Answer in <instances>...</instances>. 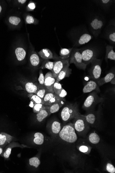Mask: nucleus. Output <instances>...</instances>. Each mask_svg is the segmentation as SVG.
Here are the masks:
<instances>
[{
  "mask_svg": "<svg viewBox=\"0 0 115 173\" xmlns=\"http://www.w3.org/2000/svg\"><path fill=\"white\" fill-rule=\"evenodd\" d=\"M60 139L66 142L74 143L78 139L73 123H69L62 128L59 134Z\"/></svg>",
  "mask_w": 115,
  "mask_h": 173,
  "instance_id": "nucleus-1",
  "label": "nucleus"
},
{
  "mask_svg": "<svg viewBox=\"0 0 115 173\" xmlns=\"http://www.w3.org/2000/svg\"><path fill=\"white\" fill-rule=\"evenodd\" d=\"M73 125L75 132L79 135L83 136L88 133L90 125L87 122L83 115L78 114L74 118Z\"/></svg>",
  "mask_w": 115,
  "mask_h": 173,
  "instance_id": "nucleus-2",
  "label": "nucleus"
},
{
  "mask_svg": "<svg viewBox=\"0 0 115 173\" xmlns=\"http://www.w3.org/2000/svg\"><path fill=\"white\" fill-rule=\"evenodd\" d=\"M79 113L77 103L69 104L66 105L63 108L61 113L62 120L64 123H66L74 119L76 115Z\"/></svg>",
  "mask_w": 115,
  "mask_h": 173,
  "instance_id": "nucleus-3",
  "label": "nucleus"
},
{
  "mask_svg": "<svg viewBox=\"0 0 115 173\" xmlns=\"http://www.w3.org/2000/svg\"><path fill=\"white\" fill-rule=\"evenodd\" d=\"M103 98L98 96L97 92H93L85 100L82 105L83 109L88 111H90L98 104L103 102Z\"/></svg>",
  "mask_w": 115,
  "mask_h": 173,
  "instance_id": "nucleus-4",
  "label": "nucleus"
},
{
  "mask_svg": "<svg viewBox=\"0 0 115 173\" xmlns=\"http://www.w3.org/2000/svg\"><path fill=\"white\" fill-rule=\"evenodd\" d=\"M91 63V65L89 71V74L92 79L97 82L100 79L102 74V60L96 58Z\"/></svg>",
  "mask_w": 115,
  "mask_h": 173,
  "instance_id": "nucleus-5",
  "label": "nucleus"
},
{
  "mask_svg": "<svg viewBox=\"0 0 115 173\" xmlns=\"http://www.w3.org/2000/svg\"><path fill=\"white\" fill-rule=\"evenodd\" d=\"M69 63H73L77 67L81 70H85L87 65L83 62L82 57L80 49H73L71 52Z\"/></svg>",
  "mask_w": 115,
  "mask_h": 173,
  "instance_id": "nucleus-6",
  "label": "nucleus"
},
{
  "mask_svg": "<svg viewBox=\"0 0 115 173\" xmlns=\"http://www.w3.org/2000/svg\"><path fill=\"white\" fill-rule=\"evenodd\" d=\"M62 129L61 123L58 120H52L47 125V129L52 137L56 138Z\"/></svg>",
  "mask_w": 115,
  "mask_h": 173,
  "instance_id": "nucleus-7",
  "label": "nucleus"
},
{
  "mask_svg": "<svg viewBox=\"0 0 115 173\" xmlns=\"http://www.w3.org/2000/svg\"><path fill=\"white\" fill-rule=\"evenodd\" d=\"M80 52L81 54L83 62L86 65L96 58V52L92 48H87L82 50L80 49Z\"/></svg>",
  "mask_w": 115,
  "mask_h": 173,
  "instance_id": "nucleus-8",
  "label": "nucleus"
},
{
  "mask_svg": "<svg viewBox=\"0 0 115 173\" xmlns=\"http://www.w3.org/2000/svg\"><path fill=\"white\" fill-rule=\"evenodd\" d=\"M104 23L102 19L99 17L93 18L90 23L91 31L97 37L104 25Z\"/></svg>",
  "mask_w": 115,
  "mask_h": 173,
  "instance_id": "nucleus-9",
  "label": "nucleus"
},
{
  "mask_svg": "<svg viewBox=\"0 0 115 173\" xmlns=\"http://www.w3.org/2000/svg\"><path fill=\"white\" fill-rule=\"evenodd\" d=\"M20 147L21 148H24L28 147L24 145L20 144L19 143L15 141H12L7 146L4 147L3 153L1 156L5 159H8L11 153V150L13 147Z\"/></svg>",
  "mask_w": 115,
  "mask_h": 173,
  "instance_id": "nucleus-10",
  "label": "nucleus"
},
{
  "mask_svg": "<svg viewBox=\"0 0 115 173\" xmlns=\"http://www.w3.org/2000/svg\"><path fill=\"white\" fill-rule=\"evenodd\" d=\"M69 61V58L67 59H61L60 58L54 62V66L52 71L53 77L56 78L58 75L66 64Z\"/></svg>",
  "mask_w": 115,
  "mask_h": 173,
  "instance_id": "nucleus-11",
  "label": "nucleus"
},
{
  "mask_svg": "<svg viewBox=\"0 0 115 173\" xmlns=\"http://www.w3.org/2000/svg\"><path fill=\"white\" fill-rule=\"evenodd\" d=\"M56 81L51 72H48L45 76L44 86L48 92L54 93V85Z\"/></svg>",
  "mask_w": 115,
  "mask_h": 173,
  "instance_id": "nucleus-12",
  "label": "nucleus"
},
{
  "mask_svg": "<svg viewBox=\"0 0 115 173\" xmlns=\"http://www.w3.org/2000/svg\"><path fill=\"white\" fill-rule=\"evenodd\" d=\"M69 62L64 65L56 78V81L59 82L64 78L70 77L72 74V69L69 68Z\"/></svg>",
  "mask_w": 115,
  "mask_h": 173,
  "instance_id": "nucleus-13",
  "label": "nucleus"
},
{
  "mask_svg": "<svg viewBox=\"0 0 115 173\" xmlns=\"http://www.w3.org/2000/svg\"><path fill=\"white\" fill-rule=\"evenodd\" d=\"M93 91H96L97 93H100V90L99 86L97 82L94 80H90L87 82L85 85L82 91L84 93H86Z\"/></svg>",
  "mask_w": 115,
  "mask_h": 173,
  "instance_id": "nucleus-14",
  "label": "nucleus"
},
{
  "mask_svg": "<svg viewBox=\"0 0 115 173\" xmlns=\"http://www.w3.org/2000/svg\"><path fill=\"white\" fill-rule=\"evenodd\" d=\"M65 99L64 98L59 102L55 103L50 106L46 105V109L49 115L58 111L65 104Z\"/></svg>",
  "mask_w": 115,
  "mask_h": 173,
  "instance_id": "nucleus-15",
  "label": "nucleus"
},
{
  "mask_svg": "<svg viewBox=\"0 0 115 173\" xmlns=\"http://www.w3.org/2000/svg\"><path fill=\"white\" fill-rule=\"evenodd\" d=\"M15 138L8 134L0 133V147L4 148L10 143L15 140Z\"/></svg>",
  "mask_w": 115,
  "mask_h": 173,
  "instance_id": "nucleus-16",
  "label": "nucleus"
},
{
  "mask_svg": "<svg viewBox=\"0 0 115 173\" xmlns=\"http://www.w3.org/2000/svg\"><path fill=\"white\" fill-rule=\"evenodd\" d=\"M89 112L87 114L84 115L87 123L90 126H94L98 120V114L95 112Z\"/></svg>",
  "mask_w": 115,
  "mask_h": 173,
  "instance_id": "nucleus-17",
  "label": "nucleus"
},
{
  "mask_svg": "<svg viewBox=\"0 0 115 173\" xmlns=\"http://www.w3.org/2000/svg\"><path fill=\"white\" fill-rule=\"evenodd\" d=\"M93 38V37L88 33H84L81 35L78 39L76 44L80 46L83 45L87 43Z\"/></svg>",
  "mask_w": 115,
  "mask_h": 173,
  "instance_id": "nucleus-18",
  "label": "nucleus"
},
{
  "mask_svg": "<svg viewBox=\"0 0 115 173\" xmlns=\"http://www.w3.org/2000/svg\"><path fill=\"white\" fill-rule=\"evenodd\" d=\"M40 56L45 60L54 59V56L52 52L47 48H43L38 53Z\"/></svg>",
  "mask_w": 115,
  "mask_h": 173,
  "instance_id": "nucleus-19",
  "label": "nucleus"
},
{
  "mask_svg": "<svg viewBox=\"0 0 115 173\" xmlns=\"http://www.w3.org/2000/svg\"><path fill=\"white\" fill-rule=\"evenodd\" d=\"M25 87L28 93L34 94L38 90L39 84L37 83L28 82L25 84Z\"/></svg>",
  "mask_w": 115,
  "mask_h": 173,
  "instance_id": "nucleus-20",
  "label": "nucleus"
},
{
  "mask_svg": "<svg viewBox=\"0 0 115 173\" xmlns=\"http://www.w3.org/2000/svg\"><path fill=\"white\" fill-rule=\"evenodd\" d=\"M115 77V73L113 71L110 72L105 77L100 78L97 82L99 86H102L107 83L111 81V80Z\"/></svg>",
  "mask_w": 115,
  "mask_h": 173,
  "instance_id": "nucleus-21",
  "label": "nucleus"
},
{
  "mask_svg": "<svg viewBox=\"0 0 115 173\" xmlns=\"http://www.w3.org/2000/svg\"><path fill=\"white\" fill-rule=\"evenodd\" d=\"M30 61L31 65L35 68L38 67L41 63L40 57L35 52L32 53L30 58Z\"/></svg>",
  "mask_w": 115,
  "mask_h": 173,
  "instance_id": "nucleus-22",
  "label": "nucleus"
},
{
  "mask_svg": "<svg viewBox=\"0 0 115 173\" xmlns=\"http://www.w3.org/2000/svg\"><path fill=\"white\" fill-rule=\"evenodd\" d=\"M106 53L105 59L107 62L108 59L111 60H115V53L114 47L108 45L106 47Z\"/></svg>",
  "mask_w": 115,
  "mask_h": 173,
  "instance_id": "nucleus-23",
  "label": "nucleus"
},
{
  "mask_svg": "<svg viewBox=\"0 0 115 173\" xmlns=\"http://www.w3.org/2000/svg\"><path fill=\"white\" fill-rule=\"evenodd\" d=\"M44 136L42 133L36 132L34 133V135L33 141L34 144L36 145H42L44 142Z\"/></svg>",
  "mask_w": 115,
  "mask_h": 173,
  "instance_id": "nucleus-24",
  "label": "nucleus"
},
{
  "mask_svg": "<svg viewBox=\"0 0 115 173\" xmlns=\"http://www.w3.org/2000/svg\"><path fill=\"white\" fill-rule=\"evenodd\" d=\"M73 49V48H61L60 51L59 57L61 59H67L69 58L71 52Z\"/></svg>",
  "mask_w": 115,
  "mask_h": 173,
  "instance_id": "nucleus-25",
  "label": "nucleus"
},
{
  "mask_svg": "<svg viewBox=\"0 0 115 173\" xmlns=\"http://www.w3.org/2000/svg\"><path fill=\"white\" fill-rule=\"evenodd\" d=\"M15 54L18 61H21L25 58L26 56V52L23 48L18 47L16 49Z\"/></svg>",
  "mask_w": 115,
  "mask_h": 173,
  "instance_id": "nucleus-26",
  "label": "nucleus"
},
{
  "mask_svg": "<svg viewBox=\"0 0 115 173\" xmlns=\"http://www.w3.org/2000/svg\"><path fill=\"white\" fill-rule=\"evenodd\" d=\"M49 116V113L46 109L45 107V109L41 110L40 112L37 113V120L38 122H42L43 120Z\"/></svg>",
  "mask_w": 115,
  "mask_h": 173,
  "instance_id": "nucleus-27",
  "label": "nucleus"
},
{
  "mask_svg": "<svg viewBox=\"0 0 115 173\" xmlns=\"http://www.w3.org/2000/svg\"><path fill=\"white\" fill-rule=\"evenodd\" d=\"M88 140L91 144H96L100 141V137L97 133L95 132L91 133L88 137Z\"/></svg>",
  "mask_w": 115,
  "mask_h": 173,
  "instance_id": "nucleus-28",
  "label": "nucleus"
},
{
  "mask_svg": "<svg viewBox=\"0 0 115 173\" xmlns=\"http://www.w3.org/2000/svg\"><path fill=\"white\" fill-rule=\"evenodd\" d=\"M28 96L31 101H33L34 103L43 104V99L40 98L36 94L34 93H29Z\"/></svg>",
  "mask_w": 115,
  "mask_h": 173,
  "instance_id": "nucleus-29",
  "label": "nucleus"
},
{
  "mask_svg": "<svg viewBox=\"0 0 115 173\" xmlns=\"http://www.w3.org/2000/svg\"><path fill=\"white\" fill-rule=\"evenodd\" d=\"M54 66V62L45 60L43 62L41 65L40 67V69L46 68L48 70L52 71Z\"/></svg>",
  "mask_w": 115,
  "mask_h": 173,
  "instance_id": "nucleus-30",
  "label": "nucleus"
},
{
  "mask_svg": "<svg viewBox=\"0 0 115 173\" xmlns=\"http://www.w3.org/2000/svg\"><path fill=\"white\" fill-rule=\"evenodd\" d=\"M40 161L37 157H33L29 159L30 165L33 166L35 168H37L40 165Z\"/></svg>",
  "mask_w": 115,
  "mask_h": 173,
  "instance_id": "nucleus-31",
  "label": "nucleus"
},
{
  "mask_svg": "<svg viewBox=\"0 0 115 173\" xmlns=\"http://www.w3.org/2000/svg\"><path fill=\"white\" fill-rule=\"evenodd\" d=\"M78 149L81 153L89 154L91 151V147L88 145L82 144L78 147Z\"/></svg>",
  "mask_w": 115,
  "mask_h": 173,
  "instance_id": "nucleus-32",
  "label": "nucleus"
},
{
  "mask_svg": "<svg viewBox=\"0 0 115 173\" xmlns=\"http://www.w3.org/2000/svg\"><path fill=\"white\" fill-rule=\"evenodd\" d=\"M48 92V90L45 86L41 87L39 86V88L38 90L37 91L35 94L41 99H43L46 94Z\"/></svg>",
  "mask_w": 115,
  "mask_h": 173,
  "instance_id": "nucleus-33",
  "label": "nucleus"
},
{
  "mask_svg": "<svg viewBox=\"0 0 115 173\" xmlns=\"http://www.w3.org/2000/svg\"><path fill=\"white\" fill-rule=\"evenodd\" d=\"M63 88L62 85L59 83V82L56 81L54 85V91L55 94L58 96L60 93Z\"/></svg>",
  "mask_w": 115,
  "mask_h": 173,
  "instance_id": "nucleus-34",
  "label": "nucleus"
},
{
  "mask_svg": "<svg viewBox=\"0 0 115 173\" xmlns=\"http://www.w3.org/2000/svg\"><path fill=\"white\" fill-rule=\"evenodd\" d=\"M64 98H61L57 96L54 94V96L47 103L45 104L44 105L47 106H50L55 103L59 102L60 101L63 100Z\"/></svg>",
  "mask_w": 115,
  "mask_h": 173,
  "instance_id": "nucleus-35",
  "label": "nucleus"
},
{
  "mask_svg": "<svg viewBox=\"0 0 115 173\" xmlns=\"http://www.w3.org/2000/svg\"><path fill=\"white\" fill-rule=\"evenodd\" d=\"M46 105L42 104L34 103V107L33 108V111L34 113H38L41 110L45 109Z\"/></svg>",
  "mask_w": 115,
  "mask_h": 173,
  "instance_id": "nucleus-36",
  "label": "nucleus"
},
{
  "mask_svg": "<svg viewBox=\"0 0 115 173\" xmlns=\"http://www.w3.org/2000/svg\"><path fill=\"white\" fill-rule=\"evenodd\" d=\"M9 21L11 24L15 25L19 24L21 22L20 18L16 17H11L9 18Z\"/></svg>",
  "mask_w": 115,
  "mask_h": 173,
  "instance_id": "nucleus-37",
  "label": "nucleus"
},
{
  "mask_svg": "<svg viewBox=\"0 0 115 173\" xmlns=\"http://www.w3.org/2000/svg\"><path fill=\"white\" fill-rule=\"evenodd\" d=\"M54 96V93H52V92H48L44 97L43 99V104L44 105L45 103H47L49 101L50 99L52 97H53Z\"/></svg>",
  "mask_w": 115,
  "mask_h": 173,
  "instance_id": "nucleus-38",
  "label": "nucleus"
},
{
  "mask_svg": "<svg viewBox=\"0 0 115 173\" xmlns=\"http://www.w3.org/2000/svg\"><path fill=\"white\" fill-rule=\"evenodd\" d=\"M39 86L41 87L44 86L45 76L43 74L42 70L40 71V76L38 78Z\"/></svg>",
  "mask_w": 115,
  "mask_h": 173,
  "instance_id": "nucleus-39",
  "label": "nucleus"
},
{
  "mask_svg": "<svg viewBox=\"0 0 115 173\" xmlns=\"http://www.w3.org/2000/svg\"><path fill=\"white\" fill-rule=\"evenodd\" d=\"M105 170L110 173H115V168L114 166L111 163H108L105 166Z\"/></svg>",
  "mask_w": 115,
  "mask_h": 173,
  "instance_id": "nucleus-40",
  "label": "nucleus"
},
{
  "mask_svg": "<svg viewBox=\"0 0 115 173\" xmlns=\"http://www.w3.org/2000/svg\"><path fill=\"white\" fill-rule=\"evenodd\" d=\"M108 38L111 42L115 43V32L112 31L108 34Z\"/></svg>",
  "mask_w": 115,
  "mask_h": 173,
  "instance_id": "nucleus-41",
  "label": "nucleus"
},
{
  "mask_svg": "<svg viewBox=\"0 0 115 173\" xmlns=\"http://www.w3.org/2000/svg\"><path fill=\"white\" fill-rule=\"evenodd\" d=\"M99 1L101 4L104 7H108L110 6L112 2V1L110 0H102Z\"/></svg>",
  "mask_w": 115,
  "mask_h": 173,
  "instance_id": "nucleus-42",
  "label": "nucleus"
},
{
  "mask_svg": "<svg viewBox=\"0 0 115 173\" xmlns=\"http://www.w3.org/2000/svg\"><path fill=\"white\" fill-rule=\"evenodd\" d=\"M26 21L27 24H34L35 20L34 18L32 16L28 15L26 17Z\"/></svg>",
  "mask_w": 115,
  "mask_h": 173,
  "instance_id": "nucleus-43",
  "label": "nucleus"
},
{
  "mask_svg": "<svg viewBox=\"0 0 115 173\" xmlns=\"http://www.w3.org/2000/svg\"><path fill=\"white\" fill-rule=\"evenodd\" d=\"M28 7L30 9H31V10H34L36 7L35 4L33 3V2L29 3L28 5Z\"/></svg>",
  "mask_w": 115,
  "mask_h": 173,
  "instance_id": "nucleus-44",
  "label": "nucleus"
},
{
  "mask_svg": "<svg viewBox=\"0 0 115 173\" xmlns=\"http://www.w3.org/2000/svg\"><path fill=\"white\" fill-rule=\"evenodd\" d=\"M34 103L33 102V101H31L29 105V107L33 108L34 105Z\"/></svg>",
  "mask_w": 115,
  "mask_h": 173,
  "instance_id": "nucleus-45",
  "label": "nucleus"
},
{
  "mask_svg": "<svg viewBox=\"0 0 115 173\" xmlns=\"http://www.w3.org/2000/svg\"><path fill=\"white\" fill-rule=\"evenodd\" d=\"M18 1L22 4H24L26 3L27 1H26V0H19V1Z\"/></svg>",
  "mask_w": 115,
  "mask_h": 173,
  "instance_id": "nucleus-46",
  "label": "nucleus"
},
{
  "mask_svg": "<svg viewBox=\"0 0 115 173\" xmlns=\"http://www.w3.org/2000/svg\"><path fill=\"white\" fill-rule=\"evenodd\" d=\"M115 77H114L111 80V81L110 82V83H111V84H115Z\"/></svg>",
  "mask_w": 115,
  "mask_h": 173,
  "instance_id": "nucleus-47",
  "label": "nucleus"
},
{
  "mask_svg": "<svg viewBox=\"0 0 115 173\" xmlns=\"http://www.w3.org/2000/svg\"><path fill=\"white\" fill-rule=\"evenodd\" d=\"M3 149L4 148H2V147H0V156H1L2 153H3Z\"/></svg>",
  "mask_w": 115,
  "mask_h": 173,
  "instance_id": "nucleus-48",
  "label": "nucleus"
},
{
  "mask_svg": "<svg viewBox=\"0 0 115 173\" xmlns=\"http://www.w3.org/2000/svg\"><path fill=\"white\" fill-rule=\"evenodd\" d=\"M1 10H2L1 7V6H0V13H1Z\"/></svg>",
  "mask_w": 115,
  "mask_h": 173,
  "instance_id": "nucleus-49",
  "label": "nucleus"
}]
</instances>
